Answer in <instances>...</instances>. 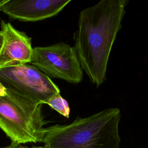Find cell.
I'll use <instances>...</instances> for the list:
<instances>
[{
  "label": "cell",
  "instance_id": "1",
  "mask_svg": "<svg viewBox=\"0 0 148 148\" xmlns=\"http://www.w3.org/2000/svg\"><path fill=\"white\" fill-rule=\"evenodd\" d=\"M128 3V0H102L80 13L74 47L82 69L97 87L106 79L112 46Z\"/></svg>",
  "mask_w": 148,
  "mask_h": 148
},
{
  "label": "cell",
  "instance_id": "2",
  "mask_svg": "<svg viewBox=\"0 0 148 148\" xmlns=\"http://www.w3.org/2000/svg\"><path fill=\"white\" fill-rule=\"evenodd\" d=\"M120 110L108 108L67 125L45 128L46 148H119Z\"/></svg>",
  "mask_w": 148,
  "mask_h": 148
},
{
  "label": "cell",
  "instance_id": "3",
  "mask_svg": "<svg viewBox=\"0 0 148 148\" xmlns=\"http://www.w3.org/2000/svg\"><path fill=\"white\" fill-rule=\"evenodd\" d=\"M42 104L6 90L0 97V128L18 145L42 142L45 121Z\"/></svg>",
  "mask_w": 148,
  "mask_h": 148
},
{
  "label": "cell",
  "instance_id": "4",
  "mask_svg": "<svg viewBox=\"0 0 148 148\" xmlns=\"http://www.w3.org/2000/svg\"><path fill=\"white\" fill-rule=\"evenodd\" d=\"M0 82L5 88L41 104L60 94L58 86L34 65L19 64L0 68Z\"/></svg>",
  "mask_w": 148,
  "mask_h": 148
},
{
  "label": "cell",
  "instance_id": "5",
  "mask_svg": "<svg viewBox=\"0 0 148 148\" xmlns=\"http://www.w3.org/2000/svg\"><path fill=\"white\" fill-rule=\"evenodd\" d=\"M31 64L49 77L73 84L83 79V69L75 47L63 42L34 47Z\"/></svg>",
  "mask_w": 148,
  "mask_h": 148
},
{
  "label": "cell",
  "instance_id": "6",
  "mask_svg": "<svg viewBox=\"0 0 148 148\" xmlns=\"http://www.w3.org/2000/svg\"><path fill=\"white\" fill-rule=\"evenodd\" d=\"M3 35L0 50V68L31 63L34 54L31 39L9 22L1 21Z\"/></svg>",
  "mask_w": 148,
  "mask_h": 148
},
{
  "label": "cell",
  "instance_id": "7",
  "mask_svg": "<svg viewBox=\"0 0 148 148\" xmlns=\"http://www.w3.org/2000/svg\"><path fill=\"white\" fill-rule=\"evenodd\" d=\"M71 0H8L2 11L21 21H37L59 13Z\"/></svg>",
  "mask_w": 148,
  "mask_h": 148
},
{
  "label": "cell",
  "instance_id": "8",
  "mask_svg": "<svg viewBox=\"0 0 148 148\" xmlns=\"http://www.w3.org/2000/svg\"><path fill=\"white\" fill-rule=\"evenodd\" d=\"M46 104L49 105L52 109L56 110L63 116L66 118L69 117L70 108L69 104L60 94L52 97L47 101Z\"/></svg>",
  "mask_w": 148,
  "mask_h": 148
},
{
  "label": "cell",
  "instance_id": "9",
  "mask_svg": "<svg viewBox=\"0 0 148 148\" xmlns=\"http://www.w3.org/2000/svg\"><path fill=\"white\" fill-rule=\"evenodd\" d=\"M6 94V89L0 82V97Z\"/></svg>",
  "mask_w": 148,
  "mask_h": 148
},
{
  "label": "cell",
  "instance_id": "10",
  "mask_svg": "<svg viewBox=\"0 0 148 148\" xmlns=\"http://www.w3.org/2000/svg\"><path fill=\"white\" fill-rule=\"evenodd\" d=\"M17 145L18 148H46L45 146H32V147H28L27 146H24L23 145Z\"/></svg>",
  "mask_w": 148,
  "mask_h": 148
},
{
  "label": "cell",
  "instance_id": "11",
  "mask_svg": "<svg viewBox=\"0 0 148 148\" xmlns=\"http://www.w3.org/2000/svg\"><path fill=\"white\" fill-rule=\"evenodd\" d=\"M2 148H18V147H17V145L16 143L12 142L9 146H7L6 147H3Z\"/></svg>",
  "mask_w": 148,
  "mask_h": 148
},
{
  "label": "cell",
  "instance_id": "12",
  "mask_svg": "<svg viewBox=\"0 0 148 148\" xmlns=\"http://www.w3.org/2000/svg\"><path fill=\"white\" fill-rule=\"evenodd\" d=\"M3 35L1 30H0V50L3 43Z\"/></svg>",
  "mask_w": 148,
  "mask_h": 148
},
{
  "label": "cell",
  "instance_id": "13",
  "mask_svg": "<svg viewBox=\"0 0 148 148\" xmlns=\"http://www.w3.org/2000/svg\"><path fill=\"white\" fill-rule=\"evenodd\" d=\"M8 0H0V12L2 11V8Z\"/></svg>",
  "mask_w": 148,
  "mask_h": 148
}]
</instances>
